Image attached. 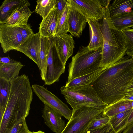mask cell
Returning <instances> with one entry per match:
<instances>
[{"label": "cell", "mask_w": 133, "mask_h": 133, "mask_svg": "<svg viewBox=\"0 0 133 133\" xmlns=\"http://www.w3.org/2000/svg\"><path fill=\"white\" fill-rule=\"evenodd\" d=\"M54 44L64 64L72 55L75 42L71 34H63L55 35L53 37Z\"/></svg>", "instance_id": "8fae6325"}, {"label": "cell", "mask_w": 133, "mask_h": 133, "mask_svg": "<svg viewBox=\"0 0 133 133\" xmlns=\"http://www.w3.org/2000/svg\"><path fill=\"white\" fill-rule=\"evenodd\" d=\"M82 133H116L110 122L103 127L94 129L85 130Z\"/></svg>", "instance_id": "d6a6232c"}, {"label": "cell", "mask_w": 133, "mask_h": 133, "mask_svg": "<svg viewBox=\"0 0 133 133\" xmlns=\"http://www.w3.org/2000/svg\"><path fill=\"white\" fill-rule=\"evenodd\" d=\"M32 87L33 91L44 104L49 106L68 121L70 119L72 110L66 104L43 86L34 84Z\"/></svg>", "instance_id": "ba28073f"}, {"label": "cell", "mask_w": 133, "mask_h": 133, "mask_svg": "<svg viewBox=\"0 0 133 133\" xmlns=\"http://www.w3.org/2000/svg\"><path fill=\"white\" fill-rule=\"evenodd\" d=\"M103 109L83 107L72 110L71 117L61 133H82Z\"/></svg>", "instance_id": "8992f818"}, {"label": "cell", "mask_w": 133, "mask_h": 133, "mask_svg": "<svg viewBox=\"0 0 133 133\" xmlns=\"http://www.w3.org/2000/svg\"><path fill=\"white\" fill-rule=\"evenodd\" d=\"M65 66L57 51L53 38L50 37L44 84L50 85L58 81L64 72Z\"/></svg>", "instance_id": "52a82bcc"}, {"label": "cell", "mask_w": 133, "mask_h": 133, "mask_svg": "<svg viewBox=\"0 0 133 133\" xmlns=\"http://www.w3.org/2000/svg\"><path fill=\"white\" fill-rule=\"evenodd\" d=\"M32 133H45L44 132L39 130L37 131H33L32 132Z\"/></svg>", "instance_id": "60d3db41"}, {"label": "cell", "mask_w": 133, "mask_h": 133, "mask_svg": "<svg viewBox=\"0 0 133 133\" xmlns=\"http://www.w3.org/2000/svg\"><path fill=\"white\" fill-rule=\"evenodd\" d=\"M42 116L45 124L53 132L61 133L65 127V122L58 112L46 104H44Z\"/></svg>", "instance_id": "4fadbf2b"}, {"label": "cell", "mask_w": 133, "mask_h": 133, "mask_svg": "<svg viewBox=\"0 0 133 133\" xmlns=\"http://www.w3.org/2000/svg\"><path fill=\"white\" fill-rule=\"evenodd\" d=\"M110 117L105 114L103 111L91 121L85 131L92 130L103 127L108 124L110 122Z\"/></svg>", "instance_id": "f1b7e54d"}, {"label": "cell", "mask_w": 133, "mask_h": 133, "mask_svg": "<svg viewBox=\"0 0 133 133\" xmlns=\"http://www.w3.org/2000/svg\"><path fill=\"white\" fill-rule=\"evenodd\" d=\"M87 22L85 17L71 8L68 21V32L72 36L79 38Z\"/></svg>", "instance_id": "5bb4252c"}, {"label": "cell", "mask_w": 133, "mask_h": 133, "mask_svg": "<svg viewBox=\"0 0 133 133\" xmlns=\"http://www.w3.org/2000/svg\"><path fill=\"white\" fill-rule=\"evenodd\" d=\"M125 92V94L133 92V77L126 87Z\"/></svg>", "instance_id": "d590c367"}, {"label": "cell", "mask_w": 133, "mask_h": 133, "mask_svg": "<svg viewBox=\"0 0 133 133\" xmlns=\"http://www.w3.org/2000/svg\"><path fill=\"white\" fill-rule=\"evenodd\" d=\"M133 77V58L127 55L107 68L91 85L100 98L110 105L121 100Z\"/></svg>", "instance_id": "6da1fadb"}, {"label": "cell", "mask_w": 133, "mask_h": 133, "mask_svg": "<svg viewBox=\"0 0 133 133\" xmlns=\"http://www.w3.org/2000/svg\"><path fill=\"white\" fill-rule=\"evenodd\" d=\"M23 41L18 26L0 24V43L4 53L15 50L22 44Z\"/></svg>", "instance_id": "9c48e42d"}, {"label": "cell", "mask_w": 133, "mask_h": 133, "mask_svg": "<svg viewBox=\"0 0 133 133\" xmlns=\"http://www.w3.org/2000/svg\"><path fill=\"white\" fill-rule=\"evenodd\" d=\"M90 30V40L87 46L90 50H96L102 47L103 38L99 20L87 18Z\"/></svg>", "instance_id": "2e32d148"}, {"label": "cell", "mask_w": 133, "mask_h": 133, "mask_svg": "<svg viewBox=\"0 0 133 133\" xmlns=\"http://www.w3.org/2000/svg\"><path fill=\"white\" fill-rule=\"evenodd\" d=\"M109 6H103V15L100 27L103 44L100 68L109 67L121 59L126 54L124 38L122 31L118 30L114 25L110 15Z\"/></svg>", "instance_id": "3957f363"}, {"label": "cell", "mask_w": 133, "mask_h": 133, "mask_svg": "<svg viewBox=\"0 0 133 133\" xmlns=\"http://www.w3.org/2000/svg\"><path fill=\"white\" fill-rule=\"evenodd\" d=\"M71 8V0H67L66 5L57 20L55 35L67 34L68 32V21Z\"/></svg>", "instance_id": "484cf974"}, {"label": "cell", "mask_w": 133, "mask_h": 133, "mask_svg": "<svg viewBox=\"0 0 133 133\" xmlns=\"http://www.w3.org/2000/svg\"><path fill=\"white\" fill-rule=\"evenodd\" d=\"M30 5L26 0H5L0 7V24L5 23L8 18L17 7Z\"/></svg>", "instance_id": "ac0fdd59"}, {"label": "cell", "mask_w": 133, "mask_h": 133, "mask_svg": "<svg viewBox=\"0 0 133 133\" xmlns=\"http://www.w3.org/2000/svg\"><path fill=\"white\" fill-rule=\"evenodd\" d=\"M67 0H56L55 8L56 10L58 20L59 19L63 12L66 5Z\"/></svg>", "instance_id": "836d02e7"}, {"label": "cell", "mask_w": 133, "mask_h": 133, "mask_svg": "<svg viewBox=\"0 0 133 133\" xmlns=\"http://www.w3.org/2000/svg\"><path fill=\"white\" fill-rule=\"evenodd\" d=\"M122 133H133V124L127 127L123 130Z\"/></svg>", "instance_id": "f35d334b"}, {"label": "cell", "mask_w": 133, "mask_h": 133, "mask_svg": "<svg viewBox=\"0 0 133 133\" xmlns=\"http://www.w3.org/2000/svg\"><path fill=\"white\" fill-rule=\"evenodd\" d=\"M102 47L90 50L81 46L69 63L67 82L92 72L100 68Z\"/></svg>", "instance_id": "277c9868"}, {"label": "cell", "mask_w": 133, "mask_h": 133, "mask_svg": "<svg viewBox=\"0 0 133 133\" xmlns=\"http://www.w3.org/2000/svg\"><path fill=\"white\" fill-rule=\"evenodd\" d=\"M58 16L55 7L39 24V32L41 37H53L55 35Z\"/></svg>", "instance_id": "9a60e30c"}, {"label": "cell", "mask_w": 133, "mask_h": 133, "mask_svg": "<svg viewBox=\"0 0 133 133\" xmlns=\"http://www.w3.org/2000/svg\"><path fill=\"white\" fill-rule=\"evenodd\" d=\"M24 66L21 62L17 61L10 63H0V78L10 82L19 76L20 70Z\"/></svg>", "instance_id": "ffe728a7"}, {"label": "cell", "mask_w": 133, "mask_h": 133, "mask_svg": "<svg viewBox=\"0 0 133 133\" xmlns=\"http://www.w3.org/2000/svg\"><path fill=\"white\" fill-rule=\"evenodd\" d=\"M106 68H100L92 72L75 78L69 82H67L65 85L63 86L65 88L68 89L78 86L90 85V83L96 80Z\"/></svg>", "instance_id": "44dd1931"}, {"label": "cell", "mask_w": 133, "mask_h": 133, "mask_svg": "<svg viewBox=\"0 0 133 133\" xmlns=\"http://www.w3.org/2000/svg\"><path fill=\"white\" fill-rule=\"evenodd\" d=\"M26 124L25 118H20L8 133H32Z\"/></svg>", "instance_id": "4dcf8cb0"}, {"label": "cell", "mask_w": 133, "mask_h": 133, "mask_svg": "<svg viewBox=\"0 0 133 133\" xmlns=\"http://www.w3.org/2000/svg\"><path fill=\"white\" fill-rule=\"evenodd\" d=\"M67 102L72 110L83 107L104 109L108 105L99 97L91 85L79 86L68 89L60 88Z\"/></svg>", "instance_id": "5b68a950"}, {"label": "cell", "mask_w": 133, "mask_h": 133, "mask_svg": "<svg viewBox=\"0 0 133 133\" xmlns=\"http://www.w3.org/2000/svg\"><path fill=\"white\" fill-rule=\"evenodd\" d=\"M111 0H99L100 3L103 7H106L109 6L110 5Z\"/></svg>", "instance_id": "ab89813d"}, {"label": "cell", "mask_w": 133, "mask_h": 133, "mask_svg": "<svg viewBox=\"0 0 133 133\" xmlns=\"http://www.w3.org/2000/svg\"><path fill=\"white\" fill-rule=\"evenodd\" d=\"M33 12L27 5L19 6L14 11L5 23L16 26L27 24L28 19Z\"/></svg>", "instance_id": "e0dca14e"}, {"label": "cell", "mask_w": 133, "mask_h": 133, "mask_svg": "<svg viewBox=\"0 0 133 133\" xmlns=\"http://www.w3.org/2000/svg\"><path fill=\"white\" fill-rule=\"evenodd\" d=\"M35 11L43 19L55 8L56 0H38Z\"/></svg>", "instance_id": "4316f807"}, {"label": "cell", "mask_w": 133, "mask_h": 133, "mask_svg": "<svg viewBox=\"0 0 133 133\" xmlns=\"http://www.w3.org/2000/svg\"><path fill=\"white\" fill-rule=\"evenodd\" d=\"M133 124V110L128 118L127 122L124 127V129L128 126Z\"/></svg>", "instance_id": "8d00e7d4"}, {"label": "cell", "mask_w": 133, "mask_h": 133, "mask_svg": "<svg viewBox=\"0 0 133 133\" xmlns=\"http://www.w3.org/2000/svg\"><path fill=\"white\" fill-rule=\"evenodd\" d=\"M41 36L38 32L33 34L15 50L20 52L33 61L39 67V54Z\"/></svg>", "instance_id": "7c38bea8"}, {"label": "cell", "mask_w": 133, "mask_h": 133, "mask_svg": "<svg viewBox=\"0 0 133 133\" xmlns=\"http://www.w3.org/2000/svg\"><path fill=\"white\" fill-rule=\"evenodd\" d=\"M132 101L121 100L108 105L104 109L103 112L110 117L121 112L133 109Z\"/></svg>", "instance_id": "603a6c76"}, {"label": "cell", "mask_w": 133, "mask_h": 133, "mask_svg": "<svg viewBox=\"0 0 133 133\" xmlns=\"http://www.w3.org/2000/svg\"><path fill=\"white\" fill-rule=\"evenodd\" d=\"M16 61L11 59L9 56L0 58V63H14Z\"/></svg>", "instance_id": "e575fe53"}, {"label": "cell", "mask_w": 133, "mask_h": 133, "mask_svg": "<svg viewBox=\"0 0 133 133\" xmlns=\"http://www.w3.org/2000/svg\"><path fill=\"white\" fill-rule=\"evenodd\" d=\"M71 8L86 18L103 19V7L99 0H71Z\"/></svg>", "instance_id": "30bf717a"}, {"label": "cell", "mask_w": 133, "mask_h": 133, "mask_svg": "<svg viewBox=\"0 0 133 133\" xmlns=\"http://www.w3.org/2000/svg\"><path fill=\"white\" fill-rule=\"evenodd\" d=\"M132 57L133 58V56H132V57Z\"/></svg>", "instance_id": "b9f144b4"}, {"label": "cell", "mask_w": 133, "mask_h": 133, "mask_svg": "<svg viewBox=\"0 0 133 133\" xmlns=\"http://www.w3.org/2000/svg\"><path fill=\"white\" fill-rule=\"evenodd\" d=\"M110 17L114 25L119 30L133 27V10Z\"/></svg>", "instance_id": "7402d4cb"}, {"label": "cell", "mask_w": 133, "mask_h": 133, "mask_svg": "<svg viewBox=\"0 0 133 133\" xmlns=\"http://www.w3.org/2000/svg\"><path fill=\"white\" fill-rule=\"evenodd\" d=\"M133 109L128 110L110 117V123L116 133H121L124 129L129 116Z\"/></svg>", "instance_id": "cb8c5ba5"}, {"label": "cell", "mask_w": 133, "mask_h": 133, "mask_svg": "<svg viewBox=\"0 0 133 133\" xmlns=\"http://www.w3.org/2000/svg\"><path fill=\"white\" fill-rule=\"evenodd\" d=\"M17 26L19 28L20 32L22 37L23 39L22 44H23L34 33L30 26L28 24Z\"/></svg>", "instance_id": "1f68e13d"}, {"label": "cell", "mask_w": 133, "mask_h": 133, "mask_svg": "<svg viewBox=\"0 0 133 133\" xmlns=\"http://www.w3.org/2000/svg\"><path fill=\"white\" fill-rule=\"evenodd\" d=\"M50 37H41L40 46L39 54V67L41 76L45 80L47 66V59L50 44Z\"/></svg>", "instance_id": "d6986e66"}, {"label": "cell", "mask_w": 133, "mask_h": 133, "mask_svg": "<svg viewBox=\"0 0 133 133\" xmlns=\"http://www.w3.org/2000/svg\"><path fill=\"white\" fill-rule=\"evenodd\" d=\"M122 100L133 101V92L125 94V95Z\"/></svg>", "instance_id": "74e56055"}, {"label": "cell", "mask_w": 133, "mask_h": 133, "mask_svg": "<svg viewBox=\"0 0 133 133\" xmlns=\"http://www.w3.org/2000/svg\"><path fill=\"white\" fill-rule=\"evenodd\" d=\"M10 88V82L0 78V110L5 111Z\"/></svg>", "instance_id": "83f0119b"}, {"label": "cell", "mask_w": 133, "mask_h": 133, "mask_svg": "<svg viewBox=\"0 0 133 133\" xmlns=\"http://www.w3.org/2000/svg\"><path fill=\"white\" fill-rule=\"evenodd\" d=\"M126 43V54L130 57L133 56V29L128 28L121 31Z\"/></svg>", "instance_id": "f546056e"}, {"label": "cell", "mask_w": 133, "mask_h": 133, "mask_svg": "<svg viewBox=\"0 0 133 133\" xmlns=\"http://www.w3.org/2000/svg\"><path fill=\"white\" fill-rule=\"evenodd\" d=\"M133 9V0H114L109 6L110 17L119 15Z\"/></svg>", "instance_id": "d4e9b609"}, {"label": "cell", "mask_w": 133, "mask_h": 133, "mask_svg": "<svg viewBox=\"0 0 133 133\" xmlns=\"http://www.w3.org/2000/svg\"><path fill=\"white\" fill-rule=\"evenodd\" d=\"M10 92L0 123V133H8L17 120L30 110L33 94L30 87L21 81L10 82Z\"/></svg>", "instance_id": "7a4b0ae2"}]
</instances>
